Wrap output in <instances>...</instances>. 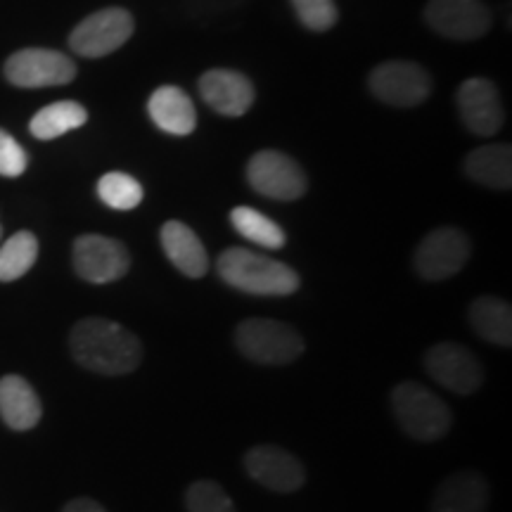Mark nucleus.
Listing matches in <instances>:
<instances>
[{"mask_svg": "<svg viewBox=\"0 0 512 512\" xmlns=\"http://www.w3.org/2000/svg\"><path fill=\"white\" fill-rule=\"evenodd\" d=\"M475 332L496 347H512V306L501 297H477L470 306Z\"/></svg>", "mask_w": 512, "mask_h": 512, "instance_id": "nucleus-21", "label": "nucleus"}, {"mask_svg": "<svg viewBox=\"0 0 512 512\" xmlns=\"http://www.w3.org/2000/svg\"><path fill=\"white\" fill-rule=\"evenodd\" d=\"M185 508L188 512H238L226 489L221 484L209 482V479H200V482H192L188 486Z\"/></svg>", "mask_w": 512, "mask_h": 512, "instance_id": "nucleus-26", "label": "nucleus"}, {"mask_svg": "<svg viewBox=\"0 0 512 512\" xmlns=\"http://www.w3.org/2000/svg\"><path fill=\"white\" fill-rule=\"evenodd\" d=\"M0 235H3V228H0Z\"/></svg>", "mask_w": 512, "mask_h": 512, "instance_id": "nucleus-30", "label": "nucleus"}, {"mask_svg": "<svg viewBox=\"0 0 512 512\" xmlns=\"http://www.w3.org/2000/svg\"><path fill=\"white\" fill-rule=\"evenodd\" d=\"M392 411L399 427L415 441H439L451 430V408L418 382H399L392 389Z\"/></svg>", "mask_w": 512, "mask_h": 512, "instance_id": "nucleus-3", "label": "nucleus"}, {"mask_svg": "<svg viewBox=\"0 0 512 512\" xmlns=\"http://www.w3.org/2000/svg\"><path fill=\"white\" fill-rule=\"evenodd\" d=\"M38 259V240L29 230H19L0 247V283L24 278Z\"/></svg>", "mask_w": 512, "mask_h": 512, "instance_id": "nucleus-24", "label": "nucleus"}, {"mask_svg": "<svg viewBox=\"0 0 512 512\" xmlns=\"http://www.w3.org/2000/svg\"><path fill=\"white\" fill-rule=\"evenodd\" d=\"M247 475L275 494H294L306 482V470L294 453L280 446H254L245 453Z\"/></svg>", "mask_w": 512, "mask_h": 512, "instance_id": "nucleus-12", "label": "nucleus"}, {"mask_svg": "<svg viewBox=\"0 0 512 512\" xmlns=\"http://www.w3.org/2000/svg\"><path fill=\"white\" fill-rule=\"evenodd\" d=\"M69 351L81 368L100 375H128L143 363V342L110 318H83L69 332Z\"/></svg>", "mask_w": 512, "mask_h": 512, "instance_id": "nucleus-1", "label": "nucleus"}, {"mask_svg": "<svg viewBox=\"0 0 512 512\" xmlns=\"http://www.w3.org/2000/svg\"><path fill=\"white\" fill-rule=\"evenodd\" d=\"M76 76L72 57L48 48L17 50L5 62V79L17 88H48L67 86Z\"/></svg>", "mask_w": 512, "mask_h": 512, "instance_id": "nucleus-8", "label": "nucleus"}, {"mask_svg": "<svg viewBox=\"0 0 512 512\" xmlns=\"http://www.w3.org/2000/svg\"><path fill=\"white\" fill-rule=\"evenodd\" d=\"M425 370L432 380L456 394H472L482 387L484 368L470 349L456 342H439L425 354Z\"/></svg>", "mask_w": 512, "mask_h": 512, "instance_id": "nucleus-11", "label": "nucleus"}, {"mask_svg": "<svg viewBox=\"0 0 512 512\" xmlns=\"http://www.w3.org/2000/svg\"><path fill=\"white\" fill-rule=\"evenodd\" d=\"M72 259L76 275L91 285L117 283L131 268V254L124 242L93 233L76 238Z\"/></svg>", "mask_w": 512, "mask_h": 512, "instance_id": "nucleus-7", "label": "nucleus"}, {"mask_svg": "<svg viewBox=\"0 0 512 512\" xmlns=\"http://www.w3.org/2000/svg\"><path fill=\"white\" fill-rule=\"evenodd\" d=\"M425 19L437 34L453 41H475L491 27V12L482 0H432Z\"/></svg>", "mask_w": 512, "mask_h": 512, "instance_id": "nucleus-13", "label": "nucleus"}, {"mask_svg": "<svg viewBox=\"0 0 512 512\" xmlns=\"http://www.w3.org/2000/svg\"><path fill=\"white\" fill-rule=\"evenodd\" d=\"M370 93L394 107H415L432 93V79L415 62H384L370 74Z\"/></svg>", "mask_w": 512, "mask_h": 512, "instance_id": "nucleus-10", "label": "nucleus"}, {"mask_svg": "<svg viewBox=\"0 0 512 512\" xmlns=\"http://www.w3.org/2000/svg\"><path fill=\"white\" fill-rule=\"evenodd\" d=\"M470 259V238L460 228L441 226L427 233L415 249L413 266L422 280L439 283L460 273Z\"/></svg>", "mask_w": 512, "mask_h": 512, "instance_id": "nucleus-5", "label": "nucleus"}, {"mask_svg": "<svg viewBox=\"0 0 512 512\" xmlns=\"http://www.w3.org/2000/svg\"><path fill=\"white\" fill-rule=\"evenodd\" d=\"M465 174L472 181L494 190H510L512 152L510 145H482L465 157Z\"/></svg>", "mask_w": 512, "mask_h": 512, "instance_id": "nucleus-20", "label": "nucleus"}, {"mask_svg": "<svg viewBox=\"0 0 512 512\" xmlns=\"http://www.w3.org/2000/svg\"><path fill=\"white\" fill-rule=\"evenodd\" d=\"M432 512H486L489 510V484L475 470H458L437 486Z\"/></svg>", "mask_w": 512, "mask_h": 512, "instance_id": "nucleus-16", "label": "nucleus"}, {"mask_svg": "<svg viewBox=\"0 0 512 512\" xmlns=\"http://www.w3.org/2000/svg\"><path fill=\"white\" fill-rule=\"evenodd\" d=\"M292 8L311 31H328L337 24L335 0H292Z\"/></svg>", "mask_w": 512, "mask_h": 512, "instance_id": "nucleus-27", "label": "nucleus"}, {"mask_svg": "<svg viewBox=\"0 0 512 512\" xmlns=\"http://www.w3.org/2000/svg\"><path fill=\"white\" fill-rule=\"evenodd\" d=\"M133 29L136 24L131 12L124 8H105L83 19L69 36V46L76 55L105 57L124 46L133 36Z\"/></svg>", "mask_w": 512, "mask_h": 512, "instance_id": "nucleus-9", "label": "nucleus"}, {"mask_svg": "<svg viewBox=\"0 0 512 512\" xmlns=\"http://www.w3.org/2000/svg\"><path fill=\"white\" fill-rule=\"evenodd\" d=\"M98 197L114 211H131L145 200V190L124 171H110L98 181Z\"/></svg>", "mask_w": 512, "mask_h": 512, "instance_id": "nucleus-25", "label": "nucleus"}, {"mask_svg": "<svg viewBox=\"0 0 512 512\" xmlns=\"http://www.w3.org/2000/svg\"><path fill=\"white\" fill-rule=\"evenodd\" d=\"M200 95L211 110L223 117H242L254 102V86L242 72L209 69L200 79Z\"/></svg>", "mask_w": 512, "mask_h": 512, "instance_id": "nucleus-15", "label": "nucleus"}, {"mask_svg": "<svg viewBox=\"0 0 512 512\" xmlns=\"http://www.w3.org/2000/svg\"><path fill=\"white\" fill-rule=\"evenodd\" d=\"M235 344L247 361L259 366H287L304 354L306 342L292 325L273 318H247L235 328Z\"/></svg>", "mask_w": 512, "mask_h": 512, "instance_id": "nucleus-4", "label": "nucleus"}, {"mask_svg": "<svg viewBox=\"0 0 512 512\" xmlns=\"http://www.w3.org/2000/svg\"><path fill=\"white\" fill-rule=\"evenodd\" d=\"M29 157L24 152V147L10 136L8 131L0 128V176L5 178H17L27 171Z\"/></svg>", "mask_w": 512, "mask_h": 512, "instance_id": "nucleus-28", "label": "nucleus"}, {"mask_svg": "<svg viewBox=\"0 0 512 512\" xmlns=\"http://www.w3.org/2000/svg\"><path fill=\"white\" fill-rule=\"evenodd\" d=\"M223 283L259 297H287L299 290V275L283 261L256 254L245 247H230L219 256Z\"/></svg>", "mask_w": 512, "mask_h": 512, "instance_id": "nucleus-2", "label": "nucleus"}, {"mask_svg": "<svg viewBox=\"0 0 512 512\" xmlns=\"http://www.w3.org/2000/svg\"><path fill=\"white\" fill-rule=\"evenodd\" d=\"M0 418L15 432H27L43 418V403L22 375L0 377Z\"/></svg>", "mask_w": 512, "mask_h": 512, "instance_id": "nucleus-17", "label": "nucleus"}, {"mask_svg": "<svg viewBox=\"0 0 512 512\" xmlns=\"http://www.w3.org/2000/svg\"><path fill=\"white\" fill-rule=\"evenodd\" d=\"M460 119L475 136L489 138L501 131L505 112L496 86L486 79H467L458 88Z\"/></svg>", "mask_w": 512, "mask_h": 512, "instance_id": "nucleus-14", "label": "nucleus"}, {"mask_svg": "<svg viewBox=\"0 0 512 512\" xmlns=\"http://www.w3.org/2000/svg\"><path fill=\"white\" fill-rule=\"evenodd\" d=\"M247 181L268 200L294 202L309 188L304 169L278 150H261L249 159Z\"/></svg>", "mask_w": 512, "mask_h": 512, "instance_id": "nucleus-6", "label": "nucleus"}, {"mask_svg": "<svg viewBox=\"0 0 512 512\" xmlns=\"http://www.w3.org/2000/svg\"><path fill=\"white\" fill-rule=\"evenodd\" d=\"M62 512H107L105 508L98 501H93V498H74V501H69L67 505H64Z\"/></svg>", "mask_w": 512, "mask_h": 512, "instance_id": "nucleus-29", "label": "nucleus"}, {"mask_svg": "<svg viewBox=\"0 0 512 512\" xmlns=\"http://www.w3.org/2000/svg\"><path fill=\"white\" fill-rule=\"evenodd\" d=\"M230 223H233V228L238 230L242 238L254 242V245L266 249H283L287 242L285 230L273 219H268L266 214L252 207H235L230 211Z\"/></svg>", "mask_w": 512, "mask_h": 512, "instance_id": "nucleus-23", "label": "nucleus"}, {"mask_svg": "<svg viewBox=\"0 0 512 512\" xmlns=\"http://www.w3.org/2000/svg\"><path fill=\"white\" fill-rule=\"evenodd\" d=\"M88 121L86 107L79 105L74 100H62L53 102V105L43 107L34 114L31 119L29 131L31 136L38 140H53L60 138L64 133L74 131V128H81Z\"/></svg>", "mask_w": 512, "mask_h": 512, "instance_id": "nucleus-22", "label": "nucleus"}, {"mask_svg": "<svg viewBox=\"0 0 512 512\" xmlns=\"http://www.w3.org/2000/svg\"><path fill=\"white\" fill-rule=\"evenodd\" d=\"M147 112L157 128L171 136H190L197 126L195 102L188 98V93L176 86H162L150 95Z\"/></svg>", "mask_w": 512, "mask_h": 512, "instance_id": "nucleus-19", "label": "nucleus"}, {"mask_svg": "<svg viewBox=\"0 0 512 512\" xmlns=\"http://www.w3.org/2000/svg\"><path fill=\"white\" fill-rule=\"evenodd\" d=\"M164 254L178 271L188 278H202L209 271V254L204 249L202 240L188 223L183 221H166L159 233Z\"/></svg>", "mask_w": 512, "mask_h": 512, "instance_id": "nucleus-18", "label": "nucleus"}]
</instances>
